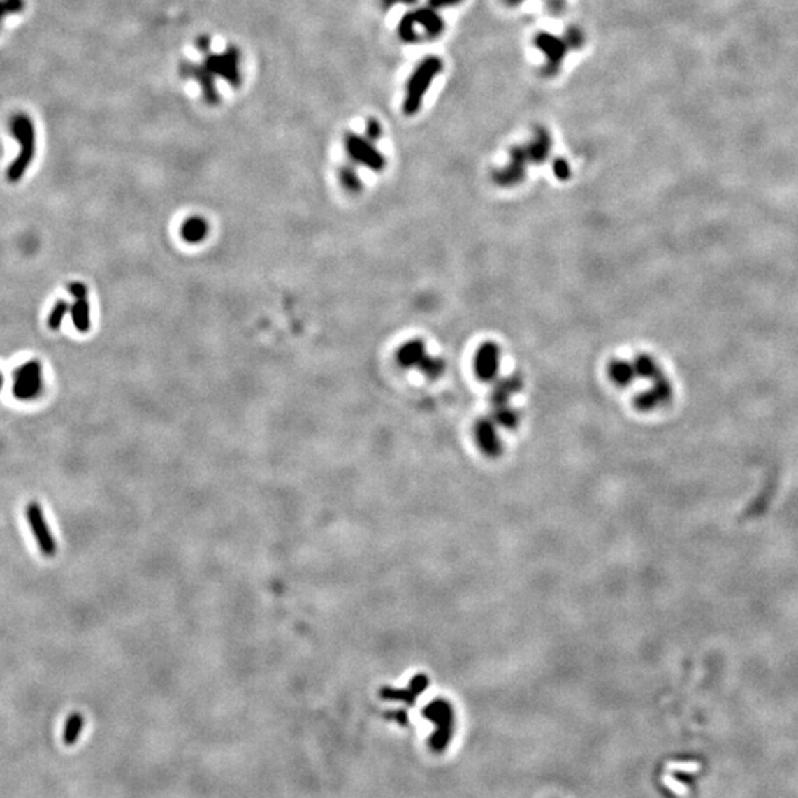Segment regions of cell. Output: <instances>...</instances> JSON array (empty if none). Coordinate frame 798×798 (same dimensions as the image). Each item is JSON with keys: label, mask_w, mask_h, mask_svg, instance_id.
<instances>
[{"label": "cell", "mask_w": 798, "mask_h": 798, "mask_svg": "<svg viewBox=\"0 0 798 798\" xmlns=\"http://www.w3.org/2000/svg\"><path fill=\"white\" fill-rule=\"evenodd\" d=\"M444 70V62L437 57H428L424 58L413 74L409 75L405 89V98H404V113L407 115H414L423 106V98L428 94V89L432 82L440 75Z\"/></svg>", "instance_id": "6da1fadb"}, {"label": "cell", "mask_w": 798, "mask_h": 798, "mask_svg": "<svg viewBox=\"0 0 798 798\" xmlns=\"http://www.w3.org/2000/svg\"><path fill=\"white\" fill-rule=\"evenodd\" d=\"M12 133H14L21 148L14 163L9 166L8 179L10 182H17L24 176L25 171L29 169L36 152V133L33 122L24 114L17 115L12 120Z\"/></svg>", "instance_id": "7a4b0ae2"}, {"label": "cell", "mask_w": 798, "mask_h": 798, "mask_svg": "<svg viewBox=\"0 0 798 798\" xmlns=\"http://www.w3.org/2000/svg\"><path fill=\"white\" fill-rule=\"evenodd\" d=\"M423 716L436 725V730L429 741L430 750L433 753H442L451 741L454 732V711L451 704L447 699H435L424 708Z\"/></svg>", "instance_id": "3957f363"}, {"label": "cell", "mask_w": 798, "mask_h": 798, "mask_svg": "<svg viewBox=\"0 0 798 798\" xmlns=\"http://www.w3.org/2000/svg\"><path fill=\"white\" fill-rule=\"evenodd\" d=\"M240 64L241 52L235 46L226 48L222 54H208L204 59L205 67L233 87H240L242 83Z\"/></svg>", "instance_id": "277c9868"}, {"label": "cell", "mask_w": 798, "mask_h": 798, "mask_svg": "<svg viewBox=\"0 0 798 798\" xmlns=\"http://www.w3.org/2000/svg\"><path fill=\"white\" fill-rule=\"evenodd\" d=\"M43 389V371L42 364L33 359L18 367L14 371V384L12 392L21 401H30L37 398Z\"/></svg>", "instance_id": "5b68a950"}, {"label": "cell", "mask_w": 798, "mask_h": 798, "mask_svg": "<svg viewBox=\"0 0 798 798\" xmlns=\"http://www.w3.org/2000/svg\"><path fill=\"white\" fill-rule=\"evenodd\" d=\"M371 143L372 140H370L368 138H363L355 133H347L344 138V148L347 156H349L355 163L363 164L375 172H380L386 167V159Z\"/></svg>", "instance_id": "8992f818"}, {"label": "cell", "mask_w": 798, "mask_h": 798, "mask_svg": "<svg viewBox=\"0 0 798 798\" xmlns=\"http://www.w3.org/2000/svg\"><path fill=\"white\" fill-rule=\"evenodd\" d=\"M25 518H27L29 526L33 532L36 543L41 549L42 555L46 558H52L57 555V542L49 530V525L46 522L45 513L42 506L37 501H31L25 507Z\"/></svg>", "instance_id": "52a82bcc"}, {"label": "cell", "mask_w": 798, "mask_h": 798, "mask_svg": "<svg viewBox=\"0 0 798 798\" xmlns=\"http://www.w3.org/2000/svg\"><path fill=\"white\" fill-rule=\"evenodd\" d=\"M534 45L546 57V66L542 68L544 77L556 75L560 71L566 52H568V45H566L563 38L547 31H539L535 34Z\"/></svg>", "instance_id": "ba28073f"}, {"label": "cell", "mask_w": 798, "mask_h": 798, "mask_svg": "<svg viewBox=\"0 0 798 798\" xmlns=\"http://www.w3.org/2000/svg\"><path fill=\"white\" fill-rule=\"evenodd\" d=\"M530 164V159L525 147L514 145L510 150V159L507 166L494 171L493 181L495 185L503 188H512L522 184L526 177V166Z\"/></svg>", "instance_id": "9c48e42d"}, {"label": "cell", "mask_w": 798, "mask_h": 798, "mask_svg": "<svg viewBox=\"0 0 798 798\" xmlns=\"http://www.w3.org/2000/svg\"><path fill=\"white\" fill-rule=\"evenodd\" d=\"M179 74L182 79H192L200 85L203 98L209 106H217L221 102V94L217 92L215 83V74L204 66V62L184 61L179 66Z\"/></svg>", "instance_id": "30bf717a"}, {"label": "cell", "mask_w": 798, "mask_h": 798, "mask_svg": "<svg viewBox=\"0 0 798 798\" xmlns=\"http://www.w3.org/2000/svg\"><path fill=\"white\" fill-rule=\"evenodd\" d=\"M473 435L476 444L486 457L498 458L503 454V441L497 432V423L491 417H481L476 420Z\"/></svg>", "instance_id": "8fae6325"}, {"label": "cell", "mask_w": 798, "mask_h": 798, "mask_svg": "<svg viewBox=\"0 0 798 798\" xmlns=\"http://www.w3.org/2000/svg\"><path fill=\"white\" fill-rule=\"evenodd\" d=\"M500 346L494 342H485L474 355V372L482 382H495L500 370Z\"/></svg>", "instance_id": "7c38bea8"}, {"label": "cell", "mask_w": 798, "mask_h": 798, "mask_svg": "<svg viewBox=\"0 0 798 798\" xmlns=\"http://www.w3.org/2000/svg\"><path fill=\"white\" fill-rule=\"evenodd\" d=\"M673 389L672 384L665 379V376L660 377L653 382L652 389L639 393L634 399V405L640 411H652L656 407L664 405L672 399Z\"/></svg>", "instance_id": "4fadbf2b"}, {"label": "cell", "mask_w": 798, "mask_h": 798, "mask_svg": "<svg viewBox=\"0 0 798 798\" xmlns=\"http://www.w3.org/2000/svg\"><path fill=\"white\" fill-rule=\"evenodd\" d=\"M551 145H553V140H551L550 132L544 126H537L534 129L532 139L525 145L530 163L544 164L550 157Z\"/></svg>", "instance_id": "5bb4252c"}, {"label": "cell", "mask_w": 798, "mask_h": 798, "mask_svg": "<svg viewBox=\"0 0 798 798\" xmlns=\"http://www.w3.org/2000/svg\"><path fill=\"white\" fill-rule=\"evenodd\" d=\"M522 388H523V379L521 375H512L509 377L495 380L490 396L491 408L509 405L512 396L519 393Z\"/></svg>", "instance_id": "9a60e30c"}, {"label": "cell", "mask_w": 798, "mask_h": 798, "mask_svg": "<svg viewBox=\"0 0 798 798\" xmlns=\"http://www.w3.org/2000/svg\"><path fill=\"white\" fill-rule=\"evenodd\" d=\"M428 685H429V679L424 674H417L413 680H411L409 688L407 689L382 688L380 697L383 699H389V701H402L408 706H413L416 704V698L423 693V690L428 688Z\"/></svg>", "instance_id": "2e32d148"}, {"label": "cell", "mask_w": 798, "mask_h": 798, "mask_svg": "<svg viewBox=\"0 0 798 798\" xmlns=\"http://www.w3.org/2000/svg\"><path fill=\"white\" fill-rule=\"evenodd\" d=\"M416 24L420 25L423 36L426 38H436L440 37L444 30H445V22L441 18V15L437 14L436 9L430 8L429 5L416 9L413 12Z\"/></svg>", "instance_id": "e0dca14e"}, {"label": "cell", "mask_w": 798, "mask_h": 798, "mask_svg": "<svg viewBox=\"0 0 798 798\" xmlns=\"http://www.w3.org/2000/svg\"><path fill=\"white\" fill-rule=\"evenodd\" d=\"M428 355L426 346L420 339H413L404 343L396 352V361L402 368H419L424 356Z\"/></svg>", "instance_id": "ac0fdd59"}, {"label": "cell", "mask_w": 798, "mask_h": 798, "mask_svg": "<svg viewBox=\"0 0 798 798\" xmlns=\"http://www.w3.org/2000/svg\"><path fill=\"white\" fill-rule=\"evenodd\" d=\"M181 235L189 244H198L209 235V222L203 216H191L182 224Z\"/></svg>", "instance_id": "d6986e66"}, {"label": "cell", "mask_w": 798, "mask_h": 798, "mask_svg": "<svg viewBox=\"0 0 798 798\" xmlns=\"http://www.w3.org/2000/svg\"><path fill=\"white\" fill-rule=\"evenodd\" d=\"M608 375H609L611 380L616 386H621V388H625V386L632 384L634 382V379L637 377L634 364L624 361V359H614V361L608 367Z\"/></svg>", "instance_id": "ffe728a7"}, {"label": "cell", "mask_w": 798, "mask_h": 798, "mask_svg": "<svg viewBox=\"0 0 798 798\" xmlns=\"http://www.w3.org/2000/svg\"><path fill=\"white\" fill-rule=\"evenodd\" d=\"M73 324L77 331L87 333L91 330V303L87 298L74 299V305L70 309Z\"/></svg>", "instance_id": "44dd1931"}, {"label": "cell", "mask_w": 798, "mask_h": 798, "mask_svg": "<svg viewBox=\"0 0 798 798\" xmlns=\"http://www.w3.org/2000/svg\"><path fill=\"white\" fill-rule=\"evenodd\" d=\"M495 423L497 426H501L503 429L507 430H514L518 429L519 423H521V414L516 408H513L509 405H503V407H495L491 408V416H490Z\"/></svg>", "instance_id": "7402d4cb"}, {"label": "cell", "mask_w": 798, "mask_h": 798, "mask_svg": "<svg viewBox=\"0 0 798 798\" xmlns=\"http://www.w3.org/2000/svg\"><path fill=\"white\" fill-rule=\"evenodd\" d=\"M633 364H634L637 377H643V379L655 382V380H658L660 377L664 376V372H662L661 367L658 365V363H656L652 356H649L646 354L637 355L633 361Z\"/></svg>", "instance_id": "603a6c76"}, {"label": "cell", "mask_w": 798, "mask_h": 798, "mask_svg": "<svg viewBox=\"0 0 798 798\" xmlns=\"http://www.w3.org/2000/svg\"><path fill=\"white\" fill-rule=\"evenodd\" d=\"M85 727V718L80 713H71L67 718L66 725H64L62 732V742L66 745H74L79 741L82 732Z\"/></svg>", "instance_id": "cb8c5ba5"}, {"label": "cell", "mask_w": 798, "mask_h": 798, "mask_svg": "<svg viewBox=\"0 0 798 798\" xmlns=\"http://www.w3.org/2000/svg\"><path fill=\"white\" fill-rule=\"evenodd\" d=\"M416 27H417V24H416L413 12H408V14H405L398 24L399 38H401V41L405 43H419L423 37H421V34L417 33Z\"/></svg>", "instance_id": "d4e9b609"}, {"label": "cell", "mask_w": 798, "mask_h": 798, "mask_svg": "<svg viewBox=\"0 0 798 798\" xmlns=\"http://www.w3.org/2000/svg\"><path fill=\"white\" fill-rule=\"evenodd\" d=\"M447 364L442 358H437V356H432V355H426L424 359L421 361V364L419 365V371H421V375L426 376L430 380H436L440 379L444 372H445Z\"/></svg>", "instance_id": "484cf974"}, {"label": "cell", "mask_w": 798, "mask_h": 798, "mask_svg": "<svg viewBox=\"0 0 798 798\" xmlns=\"http://www.w3.org/2000/svg\"><path fill=\"white\" fill-rule=\"evenodd\" d=\"M339 177H340V182H342L343 188L349 192H359L363 189L361 177H359V175L352 169V167H347V166L342 167Z\"/></svg>", "instance_id": "4316f807"}, {"label": "cell", "mask_w": 798, "mask_h": 798, "mask_svg": "<svg viewBox=\"0 0 798 798\" xmlns=\"http://www.w3.org/2000/svg\"><path fill=\"white\" fill-rule=\"evenodd\" d=\"M70 305L66 300H58L48 318V326L50 330H59L62 326V321L70 311Z\"/></svg>", "instance_id": "83f0119b"}, {"label": "cell", "mask_w": 798, "mask_h": 798, "mask_svg": "<svg viewBox=\"0 0 798 798\" xmlns=\"http://www.w3.org/2000/svg\"><path fill=\"white\" fill-rule=\"evenodd\" d=\"M563 41L566 42V45H568V48L580 49L586 42V36H584L583 30L578 29L576 25H570V27L566 29V31H565Z\"/></svg>", "instance_id": "f1b7e54d"}, {"label": "cell", "mask_w": 798, "mask_h": 798, "mask_svg": "<svg viewBox=\"0 0 798 798\" xmlns=\"http://www.w3.org/2000/svg\"><path fill=\"white\" fill-rule=\"evenodd\" d=\"M551 166H553V173H555L559 181H568L571 177V166L565 159L562 157L555 159Z\"/></svg>", "instance_id": "f546056e"}, {"label": "cell", "mask_w": 798, "mask_h": 798, "mask_svg": "<svg viewBox=\"0 0 798 798\" xmlns=\"http://www.w3.org/2000/svg\"><path fill=\"white\" fill-rule=\"evenodd\" d=\"M24 8L22 0H0V20L9 14H15Z\"/></svg>", "instance_id": "4dcf8cb0"}, {"label": "cell", "mask_w": 798, "mask_h": 798, "mask_svg": "<svg viewBox=\"0 0 798 798\" xmlns=\"http://www.w3.org/2000/svg\"><path fill=\"white\" fill-rule=\"evenodd\" d=\"M365 135L370 140H377L382 136V126L376 119H368L365 126Z\"/></svg>", "instance_id": "1f68e13d"}, {"label": "cell", "mask_w": 798, "mask_h": 798, "mask_svg": "<svg viewBox=\"0 0 798 798\" xmlns=\"http://www.w3.org/2000/svg\"><path fill=\"white\" fill-rule=\"evenodd\" d=\"M68 291L74 299L87 298V287L83 284V282H73V284H70L68 287Z\"/></svg>", "instance_id": "d6a6232c"}, {"label": "cell", "mask_w": 798, "mask_h": 798, "mask_svg": "<svg viewBox=\"0 0 798 798\" xmlns=\"http://www.w3.org/2000/svg\"><path fill=\"white\" fill-rule=\"evenodd\" d=\"M463 0H429V6L433 9H448L460 5Z\"/></svg>", "instance_id": "836d02e7"}, {"label": "cell", "mask_w": 798, "mask_h": 798, "mask_svg": "<svg viewBox=\"0 0 798 798\" xmlns=\"http://www.w3.org/2000/svg\"><path fill=\"white\" fill-rule=\"evenodd\" d=\"M384 717H386V718H391V720H395V722L399 723V725H407V723H408V716H407V713H405L404 710L388 711V713L384 714Z\"/></svg>", "instance_id": "e575fe53"}, {"label": "cell", "mask_w": 798, "mask_h": 798, "mask_svg": "<svg viewBox=\"0 0 798 798\" xmlns=\"http://www.w3.org/2000/svg\"><path fill=\"white\" fill-rule=\"evenodd\" d=\"M417 0H382V6L383 9H392L396 5H413L416 3Z\"/></svg>", "instance_id": "d590c367"}, {"label": "cell", "mask_w": 798, "mask_h": 798, "mask_svg": "<svg viewBox=\"0 0 798 798\" xmlns=\"http://www.w3.org/2000/svg\"><path fill=\"white\" fill-rule=\"evenodd\" d=\"M196 46L198 50H201V52L208 54L209 49H210V37L209 36H200L196 41Z\"/></svg>", "instance_id": "8d00e7d4"}, {"label": "cell", "mask_w": 798, "mask_h": 798, "mask_svg": "<svg viewBox=\"0 0 798 798\" xmlns=\"http://www.w3.org/2000/svg\"><path fill=\"white\" fill-rule=\"evenodd\" d=\"M549 9L551 14H562L563 9H565V0H550L549 2Z\"/></svg>", "instance_id": "74e56055"}, {"label": "cell", "mask_w": 798, "mask_h": 798, "mask_svg": "<svg viewBox=\"0 0 798 798\" xmlns=\"http://www.w3.org/2000/svg\"><path fill=\"white\" fill-rule=\"evenodd\" d=\"M505 2H506L507 6H512V8H513V6H519V5L523 2V0H505Z\"/></svg>", "instance_id": "f35d334b"}]
</instances>
